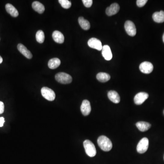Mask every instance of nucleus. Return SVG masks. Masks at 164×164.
<instances>
[{
  "label": "nucleus",
  "instance_id": "3",
  "mask_svg": "<svg viewBox=\"0 0 164 164\" xmlns=\"http://www.w3.org/2000/svg\"><path fill=\"white\" fill-rule=\"evenodd\" d=\"M55 79L59 83L62 84H69L72 81V77L65 73L61 72L56 74Z\"/></svg>",
  "mask_w": 164,
  "mask_h": 164
},
{
  "label": "nucleus",
  "instance_id": "28",
  "mask_svg": "<svg viewBox=\"0 0 164 164\" xmlns=\"http://www.w3.org/2000/svg\"><path fill=\"white\" fill-rule=\"evenodd\" d=\"M5 122V119L3 117H0V127H2Z\"/></svg>",
  "mask_w": 164,
  "mask_h": 164
},
{
  "label": "nucleus",
  "instance_id": "14",
  "mask_svg": "<svg viewBox=\"0 0 164 164\" xmlns=\"http://www.w3.org/2000/svg\"><path fill=\"white\" fill-rule=\"evenodd\" d=\"M17 48L19 50V52L23 55L25 57L28 59H31L32 57V55L29 50L27 49V48L23 45V44H20L17 45Z\"/></svg>",
  "mask_w": 164,
  "mask_h": 164
},
{
  "label": "nucleus",
  "instance_id": "12",
  "mask_svg": "<svg viewBox=\"0 0 164 164\" xmlns=\"http://www.w3.org/2000/svg\"><path fill=\"white\" fill-rule=\"evenodd\" d=\"M102 54L104 59L107 61L110 60L112 58V53L110 46L107 45L103 46Z\"/></svg>",
  "mask_w": 164,
  "mask_h": 164
},
{
  "label": "nucleus",
  "instance_id": "23",
  "mask_svg": "<svg viewBox=\"0 0 164 164\" xmlns=\"http://www.w3.org/2000/svg\"><path fill=\"white\" fill-rule=\"evenodd\" d=\"M36 40L39 43H42L44 42L45 40V35L43 31L42 30H39L36 33Z\"/></svg>",
  "mask_w": 164,
  "mask_h": 164
},
{
  "label": "nucleus",
  "instance_id": "5",
  "mask_svg": "<svg viewBox=\"0 0 164 164\" xmlns=\"http://www.w3.org/2000/svg\"><path fill=\"white\" fill-rule=\"evenodd\" d=\"M149 140L146 137L142 138L138 144L137 146V151L140 154L145 153L149 147Z\"/></svg>",
  "mask_w": 164,
  "mask_h": 164
},
{
  "label": "nucleus",
  "instance_id": "31",
  "mask_svg": "<svg viewBox=\"0 0 164 164\" xmlns=\"http://www.w3.org/2000/svg\"></svg>",
  "mask_w": 164,
  "mask_h": 164
},
{
  "label": "nucleus",
  "instance_id": "22",
  "mask_svg": "<svg viewBox=\"0 0 164 164\" xmlns=\"http://www.w3.org/2000/svg\"><path fill=\"white\" fill-rule=\"evenodd\" d=\"M78 21L82 29L85 30H88L90 28V23L88 20H85L84 17H79Z\"/></svg>",
  "mask_w": 164,
  "mask_h": 164
},
{
  "label": "nucleus",
  "instance_id": "4",
  "mask_svg": "<svg viewBox=\"0 0 164 164\" xmlns=\"http://www.w3.org/2000/svg\"><path fill=\"white\" fill-rule=\"evenodd\" d=\"M41 94L42 96L48 101H52L55 98V93L52 89L46 87L42 88L41 89Z\"/></svg>",
  "mask_w": 164,
  "mask_h": 164
},
{
  "label": "nucleus",
  "instance_id": "30",
  "mask_svg": "<svg viewBox=\"0 0 164 164\" xmlns=\"http://www.w3.org/2000/svg\"><path fill=\"white\" fill-rule=\"evenodd\" d=\"M163 42H164V34H163Z\"/></svg>",
  "mask_w": 164,
  "mask_h": 164
},
{
  "label": "nucleus",
  "instance_id": "20",
  "mask_svg": "<svg viewBox=\"0 0 164 164\" xmlns=\"http://www.w3.org/2000/svg\"><path fill=\"white\" fill-rule=\"evenodd\" d=\"M61 61L58 58H53L50 59L48 63V66L50 69L54 70L59 67Z\"/></svg>",
  "mask_w": 164,
  "mask_h": 164
},
{
  "label": "nucleus",
  "instance_id": "10",
  "mask_svg": "<svg viewBox=\"0 0 164 164\" xmlns=\"http://www.w3.org/2000/svg\"><path fill=\"white\" fill-rule=\"evenodd\" d=\"M81 111L84 116H87L90 114L91 111L90 102L88 100H84L81 106Z\"/></svg>",
  "mask_w": 164,
  "mask_h": 164
},
{
  "label": "nucleus",
  "instance_id": "1",
  "mask_svg": "<svg viewBox=\"0 0 164 164\" xmlns=\"http://www.w3.org/2000/svg\"><path fill=\"white\" fill-rule=\"evenodd\" d=\"M97 144L101 149L104 151H109L112 148V143L110 140L104 135L100 136L97 139Z\"/></svg>",
  "mask_w": 164,
  "mask_h": 164
},
{
  "label": "nucleus",
  "instance_id": "21",
  "mask_svg": "<svg viewBox=\"0 0 164 164\" xmlns=\"http://www.w3.org/2000/svg\"><path fill=\"white\" fill-rule=\"evenodd\" d=\"M96 78L99 81L102 83H104L110 80V76L106 73L101 72L97 73Z\"/></svg>",
  "mask_w": 164,
  "mask_h": 164
},
{
  "label": "nucleus",
  "instance_id": "17",
  "mask_svg": "<svg viewBox=\"0 0 164 164\" xmlns=\"http://www.w3.org/2000/svg\"><path fill=\"white\" fill-rule=\"evenodd\" d=\"M6 11L7 12L10 14L13 17H17V16L19 15L18 11L17 9L11 4H6Z\"/></svg>",
  "mask_w": 164,
  "mask_h": 164
},
{
  "label": "nucleus",
  "instance_id": "11",
  "mask_svg": "<svg viewBox=\"0 0 164 164\" xmlns=\"http://www.w3.org/2000/svg\"><path fill=\"white\" fill-rule=\"evenodd\" d=\"M120 7L118 4L116 3L111 4L110 7L107 8L106 13L108 16H111L117 14L119 11Z\"/></svg>",
  "mask_w": 164,
  "mask_h": 164
},
{
  "label": "nucleus",
  "instance_id": "19",
  "mask_svg": "<svg viewBox=\"0 0 164 164\" xmlns=\"http://www.w3.org/2000/svg\"><path fill=\"white\" fill-rule=\"evenodd\" d=\"M32 8L35 11L40 14L44 12L45 11V7L43 4H42L39 2H34L32 4Z\"/></svg>",
  "mask_w": 164,
  "mask_h": 164
},
{
  "label": "nucleus",
  "instance_id": "15",
  "mask_svg": "<svg viewBox=\"0 0 164 164\" xmlns=\"http://www.w3.org/2000/svg\"><path fill=\"white\" fill-rule=\"evenodd\" d=\"M53 39L57 43H63L64 41V37L62 32L58 31H54L52 34Z\"/></svg>",
  "mask_w": 164,
  "mask_h": 164
},
{
  "label": "nucleus",
  "instance_id": "7",
  "mask_svg": "<svg viewBox=\"0 0 164 164\" xmlns=\"http://www.w3.org/2000/svg\"><path fill=\"white\" fill-rule=\"evenodd\" d=\"M153 65L151 63L149 62H144L140 64V70L143 73L149 74L153 70Z\"/></svg>",
  "mask_w": 164,
  "mask_h": 164
},
{
  "label": "nucleus",
  "instance_id": "18",
  "mask_svg": "<svg viewBox=\"0 0 164 164\" xmlns=\"http://www.w3.org/2000/svg\"><path fill=\"white\" fill-rule=\"evenodd\" d=\"M137 128L142 132H144L148 130L151 127V125L148 122L140 121L136 124Z\"/></svg>",
  "mask_w": 164,
  "mask_h": 164
},
{
  "label": "nucleus",
  "instance_id": "26",
  "mask_svg": "<svg viewBox=\"0 0 164 164\" xmlns=\"http://www.w3.org/2000/svg\"><path fill=\"white\" fill-rule=\"evenodd\" d=\"M147 2H148L147 0H137L136 1V4L138 7L141 8L144 6Z\"/></svg>",
  "mask_w": 164,
  "mask_h": 164
},
{
  "label": "nucleus",
  "instance_id": "2",
  "mask_svg": "<svg viewBox=\"0 0 164 164\" xmlns=\"http://www.w3.org/2000/svg\"><path fill=\"white\" fill-rule=\"evenodd\" d=\"M84 146L86 153L89 157H93L96 155V150L94 144L89 141L85 140L84 142Z\"/></svg>",
  "mask_w": 164,
  "mask_h": 164
},
{
  "label": "nucleus",
  "instance_id": "9",
  "mask_svg": "<svg viewBox=\"0 0 164 164\" xmlns=\"http://www.w3.org/2000/svg\"><path fill=\"white\" fill-rule=\"evenodd\" d=\"M148 97V94L145 92H140L138 93L134 97L135 103L137 105H141L142 104Z\"/></svg>",
  "mask_w": 164,
  "mask_h": 164
},
{
  "label": "nucleus",
  "instance_id": "29",
  "mask_svg": "<svg viewBox=\"0 0 164 164\" xmlns=\"http://www.w3.org/2000/svg\"><path fill=\"white\" fill-rule=\"evenodd\" d=\"M3 62V59H2V57L0 56V64L2 63Z\"/></svg>",
  "mask_w": 164,
  "mask_h": 164
},
{
  "label": "nucleus",
  "instance_id": "6",
  "mask_svg": "<svg viewBox=\"0 0 164 164\" xmlns=\"http://www.w3.org/2000/svg\"><path fill=\"white\" fill-rule=\"evenodd\" d=\"M125 28L127 33L129 36L134 37L136 34V29L135 25L130 21H127L125 24Z\"/></svg>",
  "mask_w": 164,
  "mask_h": 164
},
{
  "label": "nucleus",
  "instance_id": "27",
  "mask_svg": "<svg viewBox=\"0 0 164 164\" xmlns=\"http://www.w3.org/2000/svg\"><path fill=\"white\" fill-rule=\"evenodd\" d=\"M4 111V104L2 102L0 101V114H2Z\"/></svg>",
  "mask_w": 164,
  "mask_h": 164
},
{
  "label": "nucleus",
  "instance_id": "24",
  "mask_svg": "<svg viewBox=\"0 0 164 164\" xmlns=\"http://www.w3.org/2000/svg\"><path fill=\"white\" fill-rule=\"evenodd\" d=\"M58 2L63 8L69 9L71 7V2L68 0H59Z\"/></svg>",
  "mask_w": 164,
  "mask_h": 164
},
{
  "label": "nucleus",
  "instance_id": "16",
  "mask_svg": "<svg viewBox=\"0 0 164 164\" xmlns=\"http://www.w3.org/2000/svg\"><path fill=\"white\" fill-rule=\"evenodd\" d=\"M153 20L157 23H162L164 22V11H160L159 12L154 13L152 16Z\"/></svg>",
  "mask_w": 164,
  "mask_h": 164
},
{
  "label": "nucleus",
  "instance_id": "25",
  "mask_svg": "<svg viewBox=\"0 0 164 164\" xmlns=\"http://www.w3.org/2000/svg\"><path fill=\"white\" fill-rule=\"evenodd\" d=\"M83 4L85 5V7L86 8H90L92 6L93 4V1L92 0H83Z\"/></svg>",
  "mask_w": 164,
  "mask_h": 164
},
{
  "label": "nucleus",
  "instance_id": "8",
  "mask_svg": "<svg viewBox=\"0 0 164 164\" xmlns=\"http://www.w3.org/2000/svg\"><path fill=\"white\" fill-rule=\"evenodd\" d=\"M88 46L92 48L95 49L98 51H101L102 49L103 46L100 40L96 38H91L88 42Z\"/></svg>",
  "mask_w": 164,
  "mask_h": 164
},
{
  "label": "nucleus",
  "instance_id": "13",
  "mask_svg": "<svg viewBox=\"0 0 164 164\" xmlns=\"http://www.w3.org/2000/svg\"><path fill=\"white\" fill-rule=\"evenodd\" d=\"M108 96L110 101L113 103L118 104L120 102V97L117 92L111 90L108 92Z\"/></svg>",
  "mask_w": 164,
  "mask_h": 164
}]
</instances>
